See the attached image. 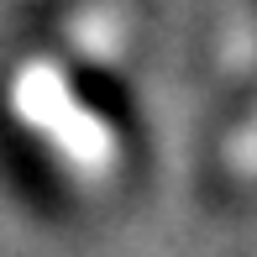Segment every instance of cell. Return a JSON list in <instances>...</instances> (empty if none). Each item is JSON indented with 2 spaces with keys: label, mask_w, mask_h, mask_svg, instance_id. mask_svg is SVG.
I'll return each instance as SVG.
<instances>
[{
  "label": "cell",
  "mask_w": 257,
  "mask_h": 257,
  "mask_svg": "<svg viewBox=\"0 0 257 257\" xmlns=\"http://www.w3.org/2000/svg\"><path fill=\"white\" fill-rule=\"evenodd\" d=\"M11 110H16V121L27 126L48 153L63 158V168L74 173V179L105 184L115 173V158H121L115 132L74 95V84H68L53 63L21 68V79L11 84Z\"/></svg>",
  "instance_id": "6da1fadb"
},
{
  "label": "cell",
  "mask_w": 257,
  "mask_h": 257,
  "mask_svg": "<svg viewBox=\"0 0 257 257\" xmlns=\"http://www.w3.org/2000/svg\"><path fill=\"white\" fill-rule=\"evenodd\" d=\"M226 158H231V168H236L241 179H257V110L247 115V121H241V132L231 137Z\"/></svg>",
  "instance_id": "7a4b0ae2"
}]
</instances>
